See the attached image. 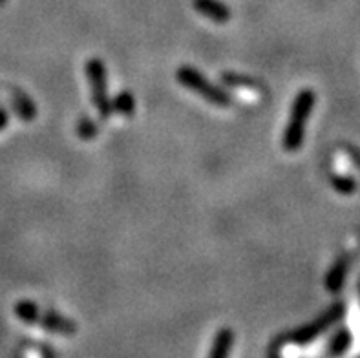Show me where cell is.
Instances as JSON below:
<instances>
[{
    "label": "cell",
    "mask_w": 360,
    "mask_h": 358,
    "mask_svg": "<svg viewBox=\"0 0 360 358\" xmlns=\"http://www.w3.org/2000/svg\"><path fill=\"white\" fill-rule=\"evenodd\" d=\"M315 106V94L313 90L298 91L297 99L292 103L291 117H289L288 127L283 130L282 145L288 152H297L304 143L306 136V122L311 115V110Z\"/></svg>",
    "instance_id": "6da1fadb"
},
{
    "label": "cell",
    "mask_w": 360,
    "mask_h": 358,
    "mask_svg": "<svg viewBox=\"0 0 360 358\" xmlns=\"http://www.w3.org/2000/svg\"><path fill=\"white\" fill-rule=\"evenodd\" d=\"M178 82L187 90L194 91L201 99H205L207 103L214 106H229L231 105V96L221 88L214 87L205 75H201L198 70L191 68V66H181L176 73Z\"/></svg>",
    "instance_id": "7a4b0ae2"
},
{
    "label": "cell",
    "mask_w": 360,
    "mask_h": 358,
    "mask_svg": "<svg viewBox=\"0 0 360 358\" xmlns=\"http://www.w3.org/2000/svg\"><path fill=\"white\" fill-rule=\"evenodd\" d=\"M86 75L90 81V91H91V101L96 106L97 114L101 119H108L110 115L114 114L112 103L108 99V87H106V70L105 64L101 59H91L86 64Z\"/></svg>",
    "instance_id": "3957f363"
},
{
    "label": "cell",
    "mask_w": 360,
    "mask_h": 358,
    "mask_svg": "<svg viewBox=\"0 0 360 358\" xmlns=\"http://www.w3.org/2000/svg\"><path fill=\"white\" fill-rule=\"evenodd\" d=\"M344 313H346L344 304L331 305V307H329L324 314H320L316 320H313V322L307 324V326L300 327L297 333H292L291 336H288V342H292L295 345L311 344V342L315 340V338H319L326 329H329L333 324H337L338 320L344 317Z\"/></svg>",
    "instance_id": "277c9868"
},
{
    "label": "cell",
    "mask_w": 360,
    "mask_h": 358,
    "mask_svg": "<svg viewBox=\"0 0 360 358\" xmlns=\"http://www.w3.org/2000/svg\"><path fill=\"white\" fill-rule=\"evenodd\" d=\"M192 6H194L198 13L203 15V17L216 24L229 23V18L233 17L231 9L224 2H219V0H194Z\"/></svg>",
    "instance_id": "5b68a950"
},
{
    "label": "cell",
    "mask_w": 360,
    "mask_h": 358,
    "mask_svg": "<svg viewBox=\"0 0 360 358\" xmlns=\"http://www.w3.org/2000/svg\"><path fill=\"white\" fill-rule=\"evenodd\" d=\"M37 326H42L46 331L57 333V335L64 336H70L75 333V324H73L72 320H66V318H63L57 313H41V318H39Z\"/></svg>",
    "instance_id": "8992f818"
},
{
    "label": "cell",
    "mask_w": 360,
    "mask_h": 358,
    "mask_svg": "<svg viewBox=\"0 0 360 358\" xmlns=\"http://www.w3.org/2000/svg\"><path fill=\"white\" fill-rule=\"evenodd\" d=\"M346 272H347V260L340 258L338 262L333 263V267L331 271L328 272V276H326V289L329 293H338V290L342 289L344 280H346Z\"/></svg>",
    "instance_id": "52a82bcc"
},
{
    "label": "cell",
    "mask_w": 360,
    "mask_h": 358,
    "mask_svg": "<svg viewBox=\"0 0 360 358\" xmlns=\"http://www.w3.org/2000/svg\"><path fill=\"white\" fill-rule=\"evenodd\" d=\"M233 342H234V333L227 327H224L221 331L216 335L214 338V345H212V350H210L209 357L210 358H224L231 353L233 350Z\"/></svg>",
    "instance_id": "ba28073f"
},
{
    "label": "cell",
    "mask_w": 360,
    "mask_h": 358,
    "mask_svg": "<svg viewBox=\"0 0 360 358\" xmlns=\"http://www.w3.org/2000/svg\"><path fill=\"white\" fill-rule=\"evenodd\" d=\"M15 314H17L18 320H22L24 324H30V326H37L39 318H41V311L33 302H20V304L15 305Z\"/></svg>",
    "instance_id": "9c48e42d"
},
{
    "label": "cell",
    "mask_w": 360,
    "mask_h": 358,
    "mask_svg": "<svg viewBox=\"0 0 360 358\" xmlns=\"http://www.w3.org/2000/svg\"><path fill=\"white\" fill-rule=\"evenodd\" d=\"M112 108H114V114L130 117L134 114V110H136V101H134L132 94L130 91H121L112 103Z\"/></svg>",
    "instance_id": "30bf717a"
},
{
    "label": "cell",
    "mask_w": 360,
    "mask_h": 358,
    "mask_svg": "<svg viewBox=\"0 0 360 358\" xmlns=\"http://www.w3.org/2000/svg\"><path fill=\"white\" fill-rule=\"evenodd\" d=\"M349 347H352V333L347 331V329H340V331L331 338V344H329L328 351L331 354H344Z\"/></svg>",
    "instance_id": "8fae6325"
},
{
    "label": "cell",
    "mask_w": 360,
    "mask_h": 358,
    "mask_svg": "<svg viewBox=\"0 0 360 358\" xmlns=\"http://www.w3.org/2000/svg\"><path fill=\"white\" fill-rule=\"evenodd\" d=\"M331 183H333L335 191L340 192V194H353L356 188L355 179L349 176H333Z\"/></svg>",
    "instance_id": "7c38bea8"
},
{
    "label": "cell",
    "mask_w": 360,
    "mask_h": 358,
    "mask_svg": "<svg viewBox=\"0 0 360 358\" xmlns=\"http://www.w3.org/2000/svg\"><path fill=\"white\" fill-rule=\"evenodd\" d=\"M15 108H17L18 115L22 119H33L35 117V106H33V103L30 99H27L26 96H22V94H18L17 96V105H15Z\"/></svg>",
    "instance_id": "4fadbf2b"
},
{
    "label": "cell",
    "mask_w": 360,
    "mask_h": 358,
    "mask_svg": "<svg viewBox=\"0 0 360 358\" xmlns=\"http://www.w3.org/2000/svg\"><path fill=\"white\" fill-rule=\"evenodd\" d=\"M97 132H99V128H97V124L94 121H90L88 117L81 119L79 121V127H77V134L81 139H91V137L97 136Z\"/></svg>",
    "instance_id": "5bb4252c"
},
{
    "label": "cell",
    "mask_w": 360,
    "mask_h": 358,
    "mask_svg": "<svg viewBox=\"0 0 360 358\" xmlns=\"http://www.w3.org/2000/svg\"><path fill=\"white\" fill-rule=\"evenodd\" d=\"M6 124H8V114L0 110V130H2V128H6Z\"/></svg>",
    "instance_id": "9a60e30c"
},
{
    "label": "cell",
    "mask_w": 360,
    "mask_h": 358,
    "mask_svg": "<svg viewBox=\"0 0 360 358\" xmlns=\"http://www.w3.org/2000/svg\"><path fill=\"white\" fill-rule=\"evenodd\" d=\"M359 293H360V281H359Z\"/></svg>",
    "instance_id": "2e32d148"
}]
</instances>
